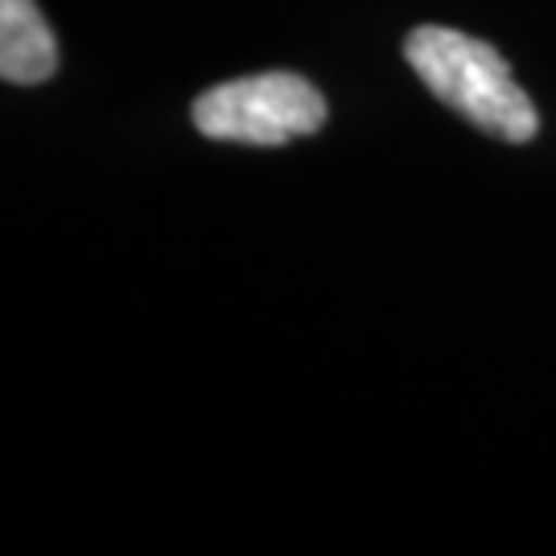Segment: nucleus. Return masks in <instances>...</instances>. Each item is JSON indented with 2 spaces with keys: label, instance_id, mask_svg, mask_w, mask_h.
Masks as SVG:
<instances>
[{
  "label": "nucleus",
  "instance_id": "f257e3e1",
  "mask_svg": "<svg viewBox=\"0 0 556 556\" xmlns=\"http://www.w3.org/2000/svg\"><path fill=\"white\" fill-rule=\"evenodd\" d=\"M404 59L417 71V79L478 132L507 144H528L536 137V103L528 100V91L491 41L450 25H420L404 38Z\"/></svg>",
  "mask_w": 556,
  "mask_h": 556
},
{
  "label": "nucleus",
  "instance_id": "f03ea898",
  "mask_svg": "<svg viewBox=\"0 0 556 556\" xmlns=\"http://www.w3.org/2000/svg\"><path fill=\"white\" fill-rule=\"evenodd\" d=\"M190 119L206 140L280 149L318 132L326 124V100L314 83L293 71H264L202 91L190 108Z\"/></svg>",
  "mask_w": 556,
  "mask_h": 556
},
{
  "label": "nucleus",
  "instance_id": "7ed1b4c3",
  "mask_svg": "<svg viewBox=\"0 0 556 556\" xmlns=\"http://www.w3.org/2000/svg\"><path fill=\"white\" fill-rule=\"evenodd\" d=\"M59 71V38L34 0H0V79L38 87Z\"/></svg>",
  "mask_w": 556,
  "mask_h": 556
}]
</instances>
